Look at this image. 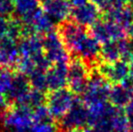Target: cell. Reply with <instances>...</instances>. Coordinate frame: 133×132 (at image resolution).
<instances>
[{"label":"cell","mask_w":133,"mask_h":132,"mask_svg":"<svg viewBox=\"0 0 133 132\" xmlns=\"http://www.w3.org/2000/svg\"><path fill=\"white\" fill-rule=\"evenodd\" d=\"M69 1V3L71 4V6H80V5H83V4L87 3L89 0H68Z\"/></svg>","instance_id":"obj_27"},{"label":"cell","mask_w":133,"mask_h":132,"mask_svg":"<svg viewBox=\"0 0 133 132\" xmlns=\"http://www.w3.org/2000/svg\"><path fill=\"white\" fill-rule=\"evenodd\" d=\"M30 85L31 88L37 90L45 91L48 89V84H47V79H46V71L36 69L32 74L28 76Z\"/></svg>","instance_id":"obj_18"},{"label":"cell","mask_w":133,"mask_h":132,"mask_svg":"<svg viewBox=\"0 0 133 132\" xmlns=\"http://www.w3.org/2000/svg\"><path fill=\"white\" fill-rule=\"evenodd\" d=\"M4 99H3V96H1L0 95V108H2V106L4 105Z\"/></svg>","instance_id":"obj_31"},{"label":"cell","mask_w":133,"mask_h":132,"mask_svg":"<svg viewBox=\"0 0 133 132\" xmlns=\"http://www.w3.org/2000/svg\"><path fill=\"white\" fill-rule=\"evenodd\" d=\"M110 90V83L105 78L98 72L90 73L81 99L87 107L106 103L109 100Z\"/></svg>","instance_id":"obj_2"},{"label":"cell","mask_w":133,"mask_h":132,"mask_svg":"<svg viewBox=\"0 0 133 132\" xmlns=\"http://www.w3.org/2000/svg\"><path fill=\"white\" fill-rule=\"evenodd\" d=\"M28 77L22 73L14 74V77L12 80L10 88L8 90L6 97L11 101H14L16 105H19L22 102L23 98L26 96V94L31 89Z\"/></svg>","instance_id":"obj_13"},{"label":"cell","mask_w":133,"mask_h":132,"mask_svg":"<svg viewBox=\"0 0 133 132\" xmlns=\"http://www.w3.org/2000/svg\"><path fill=\"white\" fill-rule=\"evenodd\" d=\"M14 73L7 68H0V95L4 96L7 94L10 88Z\"/></svg>","instance_id":"obj_19"},{"label":"cell","mask_w":133,"mask_h":132,"mask_svg":"<svg viewBox=\"0 0 133 132\" xmlns=\"http://www.w3.org/2000/svg\"><path fill=\"white\" fill-rule=\"evenodd\" d=\"M109 10L112 8H122L125 6H132L133 0H108Z\"/></svg>","instance_id":"obj_23"},{"label":"cell","mask_w":133,"mask_h":132,"mask_svg":"<svg viewBox=\"0 0 133 132\" xmlns=\"http://www.w3.org/2000/svg\"><path fill=\"white\" fill-rule=\"evenodd\" d=\"M19 49L21 57L33 58L44 52L43 38L36 34L22 37L19 43Z\"/></svg>","instance_id":"obj_14"},{"label":"cell","mask_w":133,"mask_h":132,"mask_svg":"<svg viewBox=\"0 0 133 132\" xmlns=\"http://www.w3.org/2000/svg\"><path fill=\"white\" fill-rule=\"evenodd\" d=\"M15 13V1L14 0H0V16L6 17Z\"/></svg>","instance_id":"obj_22"},{"label":"cell","mask_w":133,"mask_h":132,"mask_svg":"<svg viewBox=\"0 0 133 132\" xmlns=\"http://www.w3.org/2000/svg\"><path fill=\"white\" fill-rule=\"evenodd\" d=\"M126 114H130V113H133V96L131 97L130 101L128 102V104L126 105L125 109H124Z\"/></svg>","instance_id":"obj_28"},{"label":"cell","mask_w":133,"mask_h":132,"mask_svg":"<svg viewBox=\"0 0 133 132\" xmlns=\"http://www.w3.org/2000/svg\"><path fill=\"white\" fill-rule=\"evenodd\" d=\"M39 0H15V13L24 22L41 9Z\"/></svg>","instance_id":"obj_17"},{"label":"cell","mask_w":133,"mask_h":132,"mask_svg":"<svg viewBox=\"0 0 133 132\" xmlns=\"http://www.w3.org/2000/svg\"><path fill=\"white\" fill-rule=\"evenodd\" d=\"M133 96L132 91L123 84H117L111 87L109 101L116 108L124 109Z\"/></svg>","instance_id":"obj_15"},{"label":"cell","mask_w":133,"mask_h":132,"mask_svg":"<svg viewBox=\"0 0 133 132\" xmlns=\"http://www.w3.org/2000/svg\"><path fill=\"white\" fill-rule=\"evenodd\" d=\"M125 32H126V35L129 37L130 40L133 41V22L127 27V28H126Z\"/></svg>","instance_id":"obj_29"},{"label":"cell","mask_w":133,"mask_h":132,"mask_svg":"<svg viewBox=\"0 0 133 132\" xmlns=\"http://www.w3.org/2000/svg\"><path fill=\"white\" fill-rule=\"evenodd\" d=\"M75 100L76 96L71 91L70 88H59L56 90H51V92L47 94L46 106L49 109L52 118L59 121L70 110Z\"/></svg>","instance_id":"obj_3"},{"label":"cell","mask_w":133,"mask_h":132,"mask_svg":"<svg viewBox=\"0 0 133 132\" xmlns=\"http://www.w3.org/2000/svg\"><path fill=\"white\" fill-rule=\"evenodd\" d=\"M46 79L50 90L66 88L68 84V63L52 64L46 71Z\"/></svg>","instance_id":"obj_12"},{"label":"cell","mask_w":133,"mask_h":132,"mask_svg":"<svg viewBox=\"0 0 133 132\" xmlns=\"http://www.w3.org/2000/svg\"><path fill=\"white\" fill-rule=\"evenodd\" d=\"M98 73L110 84H122L130 74V64L123 60L98 64Z\"/></svg>","instance_id":"obj_9"},{"label":"cell","mask_w":133,"mask_h":132,"mask_svg":"<svg viewBox=\"0 0 133 132\" xmlns=\"http://www.w3.org/2000/svg\"><path fill=\"white\" fill-rule=\"evenodd\" d=\"M58 33L69 55L84 60L89 65V63L98 61L101 44L84 26L79 25L73 21H66L61 22Z\"/></svg>","instance_id":"obj_1"},{"label":"cell","mask_w":133,"mask_h":132,"mask_svg":"<svg viewBox=\"0 0 133 132\" xmlns=\"http://www.w3.org/2000/svg\"><path fill=\"white\" fill-rule=\"evenodd\" d=\"M32 113H33V117L35 122L52 121V120H54L46 105H42V106H39L37 108L32 109Z\"/></svg>","instance_id":"obj_20"},{"label":"cell","mask_w":133,"mask_h":132,"mask_svg":"<svg viewBox=\"0 0 133 132\" xmlns=\"http://www.w3.org/2000/svg\"><path fill=\"white\" fill-rule=\"evenodd\" d=\"M9 132H30L29 130H11Z\"/></svg>","instance_id":"obj_32"},{"label":"cell","mask_w":133,"mask_h":132,"mask_svg":"<svg viewBox=\"0 0 133 132\" xmlns=\"http://www.w3.org/2000/svg\"><path fill=\"white\" fill-rule=\"evenodd\" d=\"M14 1H15V0H14Z\"/></svg>","instance_id":"obj_36"},{"label":"cell","mask_w":133,"mask_h":132,"mask_svg":"<svg viewBox=\"0 0 133 132\" xmlns=\"http://www.w3.org/2000/svg\"><path fill=\"white\" fill-rule=\"evenodd\" d=\"M43 11L54 22H64L71 16V4L68 0H40Z\"/></svg>","instance_id":"obj_11"},{"label":"cell","mask_w":133,"mask_h":132,"mask_svg":"<svg viewBox=\"0 0 133 132\" xmlns=\"http://www.w3.org/2000/svg\"><path fill=\"white\" fill-rule=\"evenodd\" d=\"M122 84H123L126 88H129L130 90L132 91V93H133V72H130L128 78H127L124 82H122Z\"/></svg>","instance_id":"obj_26"},{"label":"cell","mask_w":133,"mask_h":132,"mask_svg":"<svg viewBox=\"0 0 133 132\" xmlns=\"http://www.w3.org/2000/svg\"><path fill=\"white\" fill-rule=\"evenodd\" d=\"M30 132H57L56 126L52 121H43V122H34L30 127Z\"/></svg>","instance_id":"obj_21"},{"label":"cell","mask_w":133,"mask_h":132,"mask_svg":"<svg viewBox=\"0 0 133 132\" xmlns=\"http://www.w3.org/2000/svg\"><path fill=\"white\" fill-rule=\"evenodd\" d=\"M9 25H10V21L6 17L0 16V39L8 36Z\"/></svg>","instance_id":"obj_24"},{"label":"cell","mask_w":133,"mask_h":132,"mask_svg":"<svg viewBox=\"0 0 133 132\" xmlns=\"http://www.w3.org/2000/svg\"><path fill=\"white\" fill-rule=\"evenodd\" d=\"M44 54L52 64L68 63L70 55L63 44L58 31H52L43 37Z\"/></svg>","instance_id":"obj_5"},{"label":"cell","mask_w":133,"mask_h":132,"mask_svg":"<svg viewBox=\"0 0 133 132\" xmlns=\"http://www.w3.org/2000/svg\"><path fill=\"white\" fill-rule=\"evenodd\" d=\"M118 23L123 28H127L133 22V11L130 6L122 8H112L105 14V18Z\"/></svg>","instance_id":"obj_16"},{"label":"cell","mask_w":133,"mask_h":132,"mask_svg":"<svg viewBox=\"0 0 133 132\" xmlns=\"http://www.w3.org/2000/svg\"><path fill=\"white\" fill-rule=\"evenodd\" d=\"M126 115H127V118H128V124H129L130 131L133 132V113L126 114Z\"/></svg>","instance_id":"obj_30"},{"label":"cell","mask_w":133,"mask_h":132,"mask_svg":"<svg viewBox=\"0 0 133 132\" xmlns=\"http://www.w3.org/2000/svg\"><path fill=\"white\" fill-rule=\"evenodd\" d=\"M91 3L95 4L96 6H98L100 9H102L103 11L107 12L109 10V4L108 0H89Z\"/></svg>","instance_id":"obj_25"},{"label":"cell","mask_w":133,"mask_h":132,"mask_svg":"<svg viewBox=\"0 0 133 132\" xmlns=\"http://www.w3.org/2000/svg\"><path fill=\"white\" fill-rule=\"evenodd\" d=\"M89 32L100 44H105L110 41L121 40L126 36L123 27L107 18H100L99 21H97L93 25L90 26Z\"/></svg>","instance_id":"obj_7"},{"label":"cell","mask_w":133,"mask_h":132,"mask_svg":"<svg viewBox=\"0 0 133 132\" xmlns=\"http://www.w3.org/2000/svg\"><path fill=\"white\" fill-rule=\"evenodd\" d=\"M113 132H131L130 130H115Z\"/></svg>","instance_id":"obj_33"},{"label":"cell","mask_w":133,"mask_h":132,"mask_svg":"<svg viewBox=\"0 0 133 132\" xmlns=\"http://www.w3.org/2000/svg\"><path fill=\"white\" fill-rule=\"evenodd\" d=\"M131 132H132V131H131Z\"/></svg>","instance_id":"obj_37"},{"label":"cell","mask_w":133,"mask_h":132,"mask_svg":"<svg viewBox=\"0 0 133 132\" xmlns=\"http://www.w3.org/2000/svg\"><path fill=\"white\" fill-rule=\"evenodd\" d=\"M32 109L26 106L16 105L4 117V126L9 130H29L33 125Z\"/></svg>","instance_id":"obj_8"},{"label":"cell","mask_w":133,"mask_h":132,"mask_svg":"<svg viewBox=\"0 0 133 132\" xmlns=\"http://www.w3.org/2000/svg\"><path fill=\"white\" fill-rule=\"evenodd\" d=\"M58 121L59 127L63 132L81 130L89 125V109L82 99L76 98L70 110Z\"/></svg>","instance_id":"obj_4"},{"label":"cell","mask_w":133,"mask_h":132,"mask_svg":"<svg viewBox=\"0 0 133 132\" xmlns=\"http://www.w3.org/2000/svg\"><path fill=\"white\" fill-rule=\"evenodd\" d=\"M131 8H132V11H133V5H132V6H131Z\"/></svg>","instance_id":"obj_34"},{"label":"cell","mask_w":133,"mask_h":132,"mask_svg":"<svg viewBox=\"0 0 133 132\" xmlns=\"http://www.w3.org/2000/svg\"><path fill=\"white\" fill-rule=\"evenodd\" d=\"M71 17L73 22L79 25L90 27L101 18V9L95 4L88 1L83 5L72 8Z\"/></svg>","instance_id":"obj_10"},{"label":"cell","mask_w":133,"mask_h":132,"mask_svg":"<svg viewBox=\"0 0 133 132\" xmlns=\"http://www.w3.org/2000/svg\"><path fill=\"white\" fill-rule=\"evenodd\" d=\"M89 66L84 60L76 57L68 62V85L75 95L82 94L85 90L90 75Z\"/></svg>","instance_id":"obj_6"},{"label":"cell","mask_w":133,"mask_h":132,"mask_svg":"<svg viewBox=\"0 0 133 132\" xmlns=\"http://www.w3.org/2000/svg\"><path fill=\"white\" fill-rule=\"evenodd\" d=\"M73 132H77V131H73Z\"/></svg>","instance_id":"obj_35"}]
</instances>
